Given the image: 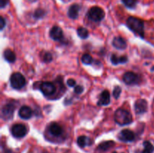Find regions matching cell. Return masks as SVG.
I'll return each mask as SVG.
<instances>
[{
	"instance_id": "17",
	"label": "cell",
	"mask_w": 154,
	"mask_h": 153,
	"mask_svg": "<svg viewBox=\"0 0 154 153\" xmlns=\"http://www.w3.org/2000/svg\"><path fill=\"white\" fill-rule=\"evenodd\" d=\"M80 5L78 4H74L70 6L68 10V16L71 18V19H77L78 17L80 11Z\"/></svg>"
},
{
	"instance_id": "30",
	"label": "cell",
	"mask_w": 154,
	"mask_h": 153,
	"mask_svg": "<svg viewBox=\"0 0 154 153\" xmlns=\"http://www.w3.org/2000/svg\"><path fill=\"white\" fill-rule=\"evenodd\" d=\"M9 2V0H0V7L1 8H4Z\"/></svg>"
},
{
	"instance_id": "27",
	"label": "cell",
	"mask_w": 154,
	"mask_h": 153,
	"mask_svg": "<svg viewBox=\"0 0 154 153\" xmlns=\"http://www.w3.org/2000/svg\"><path fill=\"white\" fill-rule=\"evenodd\" d=\"M121 87H120L119 86H116L114 88V91H113V95H114V97L116 99L119 98L120 94H121Z\"/></svg>"
},
{
	"instance_id": "12",
	"label": "cell",
	"mask_w": 154,
	"mask_h": 153,
	"mask_svg": "<svg viewBox=\"0 0 154 153\" xmlns=\"http://www.w3.org/2000/svg\"><path fill=\"white\" fill-rule=\"evenodd\" d=\"M135 111L137 114L145 113L148 109V104L144 99H138L135 103Z\"/></svg>"
},
{
	"instance_id": "24",
	"label": "cell",
	"mask_w": 154,
	"mask_h": 153,
	"mask_svg": "<svg viewBox=\"0 0 154 153\" xmlns=\"http://www.w3.org/2000/svg\"><path fill=\"white\" fill-rule=\"evenodd\" d=\"M42 59L43 60V62H45L48 63V62H51V61L53 60V56L51 52H42Z\"/></svg>"
},
{
	"instance_id": "19",
	"label": "cell",
	"mask_w": 154,
	"mask_h": 153,
	"mask_svg": "<svg viewBox=\"0 0 154 153\" xmlns=\"http://www.w3.org/2000/svg\"><path fill=\"white\" fill-rule=\"evenodd\" d=\"M114 145H115V142L114 141H105V142H101L98 146V149L102 152H105L107 150L110 149L111 148H112Z\"/></svg>"
},
{
	"instance_id": "18",
	"label": "cell",
	"mask_w": 154,
	"mask_h": 153,
	"mask_svg": "<svg viewBox=\"0 0 154 153\" xmlns=\"http://www.w3.org/2000/svg\"><path fill=\"white\" fill-rule=\"evenodd\" d=\"M111 61L114 65H117L118 64H124L128 62V57L126 56H117L116 54H112L111 57Z\"/></svg>"
},
{
	"instance_id": "15",
	"label": "cell",
	"mask_w": 154,
	"mask_h": 153,
	"mask_svg": "<svg viewBox=\"0 0 154 153\" xmlns=\"http://www.w3.org/2000/svg\"><path fill=\"white\" fill-rule=\"evenodd\" d=\"M113 46L118 50H124L127 46V43L123 38L120 36H117L114 38L112 41Z\"/></svg>"
},
{
	"instance_id": "2",
	"label": "cell",
	"mask_w": 154,
	"mask_h": 153,
	"mask_svg": "<svg viewBox=\"0 0 154 153\" xmlns=\"http://www.w3.org/2000/svg\"><path fill=\"white\" fill-rule=\"evenodd\" d=\"M114 121L120 125H126L132 122V116L130 112L124 109H118L114 112Z\"/></svg>"
},
{
	"instance_id": "23",
	"label": "cell",
	"mask_w": 154,
	"mask_h": 153,
	"mask_svg": "<svg viewBox=\"0 0 154 153\" xmlns=\"http://www.w3.org/2000/svg\"><path fill=\"white\" fill-rule=\"evenodd\" d=\"M81 62H82L83 64H86V65H89V64H91L93 62V58L90 54H84L81 57Z\"/></svg>"
},
{
	"instance_id": "29",
	"label": "cell",
	"mask_w": 154,
	"mask_h": 153,
	"mask_svg": "<svg viewBox=\"0 0 154 153\" xmlns=\"http://www.w3.org/2000/svg\"><path fill=\"white\" fill-rule=\"evenodd\" d=\"M75 84H76V81L74 79H69L67 80V85L70 87L75 86Z\"/></svg>"
},
{
	"instance_id": "16",
	"label": "cell",
	"mask_w": 154,
	"mask_h": 153,
	"mask_svg": "<svg viewBox=\"0 0 154 153\" xmlns=\"http://www.w3.org/2000/svg\"><path fill=\"white\" fill-rule=\"evenodd\" d=\"M77 142H78V145L81 148H84V147L91 146L93 143V140L90 139L88 136L83 135V136H78V140H77Z\"/></svg>"
},
{
	"instance_id": "1",
	"label": "cell",
	"mask_w": 154,
	"mask_h": 153,
	"mask_svg": "<svg viewBox=\"0 0 154 153\" xmlns=\"http://www.w3.org/2000/svg\"><path fill=\"white\" fill-rule=\"evenodd\" d=\"M126 25L131 31L133 32L138 35L144 38V25L141 20L135 16H129L126 21Z\"/></svg>"
},
{
	"instance_id": "5",
	"label": "cell",
	"mask_w": 154,
	"mask_h": 153,
	"mask_svg": "<svg viewBox=\"0 0 154 153\" xmlns=\"http://www.w3.org/2000/svg\"><path fill=\"white\" fill-rule=\"evenodd\" d=\"M11 132L14 137L22 138L27 134L28 129L26 126L23 124H15L12 126Z\"/></svg>"
},
{
	"instance_id": "28",
	"label": "cell",
	"mask_w": 154,
	"mask_h": 153,
	"mask_svg": "<svg viewBox=\"0 0 154 153\" xmlns=\"http://www.w3.org/2000/svg\"><path fill=\"white\" fill-rule=\"evenodd\" d=\"M84 92V87L82 86L81 85H78L77 86L75 87V92L76 93V94H81V93Z\"/></svg>"
},
{
	"instance_id": "26",
	"label": "cell",
	"mask_w": 154,
	"mask_h": 153,
	"mask_svg": "<svg viewBox=\"0 0 154 153\" xmlns=\"http://www.w3.org/2000/svg\"><path fill=\"white\" fill-rule=\"evenodd\" d=\"M46 14V12L43 10V9L38 8L35 11L34 13V17L35 19H40V18L44 17V16Z\"/></svg>"
},
{
	"instance_id": "32",
	"label": "cell",
	"mask_w": 154,
	"mask_h": 153,
	"mask_svg": "<svg viewBox=\"0 0 154 153\" xmlns=\"http://www.w3.org/2000/svg\"><path fill=\"white\" fill-rule=\"evenodd\" d=\"M151 70H153V71H154V66H153V68H151Z\"/></svg>"
},
{
	"instance_id": "31",
	"label": "cell",
	"mask_w": 154,
	"mask_h": 153,
	"mask_svg": "<svg viewBox=\"0 0 154 153\" xmlns=\"http://www.w3.org/2000/svg\"><path fill=\"white\" fill-rule=\"evenodd\" d=\"M0 21H1V26H0V28H1V30H2L6 25L5 20V19L3 16H1V17H0Z\"/></svg>"
},
{
	"instance_id": "10",
	"label": "cell",
	"mask_w": 154,
	"mask_h": 153,
	"mask_svg": "<svg viewBox=\"0 0 154 153\" xmlns=\"http://www.w3.org/2000/svg\"><path fill=\"white\" fill-rule=\"evenodd\" d=\"M118 139L123 142H132L135 139V134L132 130L129 129H124L118 135Z\"/></svg>"
},
{
	"instance_id": "21",
	"label": "cell",
	"mask_w": 154,
	"mask_h": 153,
	"mask_svg": "<svg viewBox=\"0 0 154 153\" xmlns=\"http://www.w3.org/2000/svg\"><path fill=\"white\" fill-rule=\"evenodd\" d=\"M143 146H144V149L140 153H153L154 152V146L150 141H144L143 142Z\"/></svg>"
},
{
	"instance_id": "8",
	"label": "cell",
	"mask_w": 154,
	"mask_h": 153,
	"mask_svg": "<svg viewBox=\"0 0 154 153\" xmlns=\"http://www.w3.org/2000/svg\"><path fill=\"white\" fill-rule=\"evenodd\" d=\"M39 88L45 96L53 95L56 92V87L51 82H43L40 84Z\"/></svg>"
},
{
	"instance_id": "13",
	"label": "cell",
	"mask_w": 154,
	"mask_h": 153,
	"mask_svg": "<svg viewBox=\"0 0 154 153\" xmlns=\"http://www.w3.org/2000/svg\"><path fill=\"white\" fill-rule=\"evenodd\" d=\"M111 102V95L108 90H104L99 96L98 105L99 106H107Z\"/></svg>"
},
{
	"instance_id": "14",
	"label": "cell",
	"mask_w": 154,
	"mask_h": 153,
	"mask_svg": "<svg viewBox=\"0 0 154 153\" xmlns=\"http://www.w3.org/2000/svg\"><path fill=\"white\" fill-rule=\"evenodd\" d=\"M33 115V111L29 106H23L19 110V116L23 119H29Z\"/></svg>"
},
{
	"instance_id": "6",
	"label": "cell",
	"mask_w": 154,
	"mask_h": 153,
	"mask_svg": "<svg viewBox=\"0 0 154 153\" xmlns=\"http://www.w3.org/2000/svg\"><path fill=\"white\" fill-rule=\"evenodd\" d=\"M123 82L126 85H135L138 84L140 82V76L137 74L132 71H128L124 74L123 76Z\"/></svg>"
},
{
	"instance_id": "7",
	"label": "cell",
	"mask_w": 154,
	"mask_h": 153,
	"mask_svg": "<svg viewBox=\"0 0 154 153\" xmlns=\"http://www.w3.org/2000/svg\"><path fill=\"white\" fill-rule=\"evenodd\" d=\"M14 110L15 106L12 104L9 103L4 105L2 109V118L4 120H10L13 118Z\"/></svg>"
},
{
	"instance_id": "25",
	"label": "cell",
	"mask_w": 154,
	"mask_h": 153,
	"mask_svg": "<svg viewBox=\"0 0 154 153\" xmlns=\"http://www.w3.org/2000/svg\"><path fill=\"white\" fill-rule=\"evenodd\" d=\"M122 2L124 4L126 7L129 8H134L136 6L138 1L137 0H122Z\"/></svg>"
},
{
	"instance_id": "11",
	"label": "cell",
	"mask_w": 154,
	"mask_h": 153,
	"mask_svg": "<svg viewBox=\"0 0 154 153\" xmlns=\"http://www.w3.org/2000/svg\"><path fill=\"white\" fill-rule=\"evenodd\" d=\"M48 131L55 137H60L63 134V129L61 125L57 122H51L48 126Z\"/></svg>"
},
{
	"instance_id": "4",
	"label": "cell",
	"mask_w": 154,
	"mask_h": 153,
	"mask_svg": "<svg viewBox=\"0 0 154 153\" xmlns=\"http://www.w3.org/2000/svg\"><path fill=\"white\" fill-rule=\"evenodd\" d=\"M105 13L103 9L97 7V6H94V7L91 8L87 12V16H88L89 19L96 22L102 21L105 17Z\"/></svg>"
},
{
	"instance_id": "20",
	"label": "cell",
	"mask_w": 154,
	"mask_h": 153,
	"mask_svg": "<svg viewBox=\"0 0 154 153\" xmlns=\"http://www.w3.org/2000/svg\"><path fill=\"white\" fill-rule=\"evenodd\" d=\"M4 58L8 62H14L16 60V55L14 52L11 50L7 49L4 51Z\"/></svg>"
},
{
	"instance_id": "3",
	"label": "cell",
	"mask_w": 154,
	"mask_h": 153,
	"mask_svg": "<svg viewBox=\"0 0 154 153\" xmlns=\"http://www.w3.org/2000/svg\"><path fill=\"white\" fill-rule=\"evenodd\" d=\"M11 86L15 89H20L26 85V79L22 74L15 72L11 75L10 77Z\"/></svg>"
},
{
	"instance_id": "9",
	"label": "cell",
	"mask_w": 154,
	"mask_h": 153,
	"mask_svg": "<svg viewBox=\"0 0 154 153\" xmlns=\"http://www.w3.org/2000/svg\"><path fill=\"white\" fill-rule=\"evenodd\" d=\"M50 37L56 41H63L64 40L63 29L58 26H54L50 31Z\"/></svg>"
},
{
	"instance_id": "33",
	"label": "cell",
	"mask_w": 154,
	"mask_h": 153,
	"mask_svg": "<svg viewBox=\"0 0 154 153\" xmlns=\"http://www.w3.org/2000/svg\"><path fill=\"white\" fill-rule=\"evenodd\" d=\"M113 153H117V152H113Z\"/></svg>"
},
{
	"instance_id": "22",
	"label": "cell",
	"mask_w": 154,
	"mask_h": 153,
	"mask_svg": "<svg viewBox=\"0 0 154 153\" xmlns=\"http://www.w3.org/2000/svg\"><path fill=\"white\" fill-rule=\"evenodd\" d=\"M77 32H78V35L82 39L87 38L89 36V31L87 30V28H84V27H79L77 30Z\"/></svg>"
}]
</instances>
